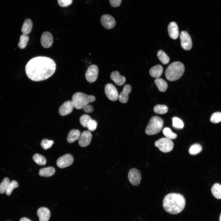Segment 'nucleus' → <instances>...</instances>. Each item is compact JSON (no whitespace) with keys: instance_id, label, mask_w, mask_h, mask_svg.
<instances>
[{"instance_id":"29","label":"nucleus","mask_w":221,"mask_h":221,"mask_svg":"<svg viewBox=\"0 0 221 221\" xmlns=\"http://www.w3.org/2000/svg\"><path fill=\"white\" fill-rule=\"evenodd\" d=\"M168 110V107L164 105H157L153 108V111L155 113L160 114L166 113Z\"/></svg>"},{"instance_id":"27","label":"nucleus","mask_w":221,"mask_h":221,"mask_svg":"<svg viewBox=\"0 0 221 221\" xmlns=\"http://www.w3.org/2000/svg\"><path fill=\"white\" fill-rule=\"evenodd\" d=\"M33 159V160L39 165H45L46 163V160L45 157L38 153L34 155Z\"/></svg>"},{"instance_id":"3","label":"nucleus","mask_w":221,"mask_h":221,"mask_svg":"<svg viewBox=\"0 0 221 221\" xmlns=\"http://www.w3.org/2000/svg\"><path fill=\"white\" fill-rule=\"evenodd\" d=\"M184 71V64L181 62L176 61L171 64L165 72L166 79L170 81L177 80L183 75Z\"/></svg>"},{"instance_id":"23","label":"nucleus","mask_w":221,"mask_h":221,"mask_svg":"<svg viewBox=\"0 0 221 221\" xmlns=\"http://www.w3.org/2000/svg\"><path fill=\"white\" fill-rule=\"evenodd\" d=\"M55 172V169L53 167H48L41 169L39 174L42 176L49 177L53 175Z\"/></svg>"},{"instance_id":"39","label":"nucleus","mask_w":221,"mask_h":221,"mask_svg":"<svg viewBox=\"0 0 221 221\" xmlns=\"http://www.w3.org/2000/svg\"><path fill=\"white\" fill-rule=\"evenodd\" d=\"M57 1L59 6L62 7L68 6L72 2V0H57Z\"/></svg>"},{"instance_id":"15","label":"nucleus","mask_w":221,"mask_h":221,"mask_svg":"<svg viewBox=\"0 0 221 221\" xmlns=\"http://www.w3.org/2000/svg\"><path fill=\"white\" fill-rule=\"evenodd\" d=\"M53 42V37L50 33L45 32L43 33L41 38V42L43 47L48 48L52 46Z\"/></svg>"},{"instance_id":"8","label":"nucleus","mask_w":221,"mask_h":221,"mask_svg":"<svg viewBox=\"0 0 221 221\" xmlns=\"http://www.w3.org/2000/svg\"><path fill=\"white\" fill-rule=\"evenodd\" d=\"M181 45L185 50H189L192 47L191 38L188 33L186 31H181L180 34Z\"/></svg>"},{"instance_id":"31","label":"nucleus","mask_w":221,"mask_h":221,"mask_svg":"<svg viewBox=\"0 0 221 221\" xmlns=\"http://www.w3.org/2000/svg\"><path fill=\"white\" fill-rule=\"evenodd\" d=\"M164 135L167 138L171 139H175L177 137L176 134L173 132L168 127H165L163 130Z\"/></svg>"},{"instance_id":"6","label":"nucleus","mask_w":221,"mask_h":221,"mask_svg":"<svg viewBox=\"0 0 221 221\" xmlns=\"http://www.w3.org/2000/svg\"><path fill=\"white\" fill-rule=\"evenodd\" d=\"M155 145L161 151L164 153L169 152L173 149L174 144L172 141L166 138H163L156 141Z\"/></svg>"},{"instance_id":"33","label":"nucleus","mask_w":221,"mask_h":221,"mask_svg":"<svg viewBox=\"0 0 221 221\" xmlns=\"http://www.w3.org/2000/svg\"><path fill=\"white\" fill-rule=\"evenodd\" d=\"M18 186V182L15 180H13L10 182L6 191V194L7 196L10 195L13 189L17 188Z\"/></svg>"},{"instance_id":"36","label":"nucleus","mask_w":221,"mask_h":221,"mask_svg":"<svg viewBox=\"0 0 221 221\" xmlns=\"http://www.w3.org/2000/svg\"><path fill=\"white\" fill-rule=\"evenodd\" d=\"M53 143L54 142L52 140L44 139L41 141V145L44 149L46 150L50 148Z\"/></svg>"},{"instance_id":"43","label":"nucleus","mask_w":221,"mask_h":221,"mask_svg":"<svg viewBox=\"0 0 221 221\" xmlns=\"http://www.w3.org/2000/svg\"><path fill=\"white\" fill-rule=\"evenodd\" d=\"M219 220H220V221H221V213L220 215V217H219Z\"/></svg>"},{"instance_id":"20","label":"nucleus","mask_w":221,"mask_h":221,"mask_svg":"<svg viewBox=\"0 0 221 221\" xmlns=\"http://www.w3.org/2000/svg\"><path fill=\"white\" fill-rule=\"evenodd\" d=\"M81 134L80 132L78 130L73 129L71 130L68 135V142L69 143L73 142L79 138Z\"/></svg>"},{"instance_id":"38","label":"nucleus","mask_w":221,"mask_h":221,"mask_svg":"<svg viewBox=\"0 0 221 221\" xmlns=\"http://www.w3.org/2000/svg\"><path fill=\"white\" fill-rule=\"evenodd\" d=\"M97 126V122L96 121L91 119L89 122L87 128L89 131H93L96 130Z\"/></svg>"},{"instance_id":"14","label":"nucleus","mask_w":221,"mask_h":221,"mask_svg":"<svg viewBox=\"0 0 221 221\" xmlns=\"http://www.w3.org/2000/svg\"><path fill=\"white\" fill-rule=\"evenodd\" d=\"M73 105L72 101L67 100L64 103L59 109V113L62 116L70 114L72 111Z\"/></svg>"},{"instance_id":"26","label":"nucleus","mask_w":221,"mask_h":221,"mask_svg":"<svg viewBox=\"0 0 221 221\" xmlns=\"http://www.w3.org/2000/svg\"><path fill=\"white\" fill-rule=\"evenodd\" d=\"M157 56L159 60L163 64H166L169 62V58L162 50H159L157 53Z\"/></svg>"},{"instance_id":"35","label":"nucleus","mask_w":221,"mask_h":221,"mask_svg":"<svg viewBox=\"0 0 221 221\" xmlns=\"http://www.w3.org/2000/svg\"><path fill=\"white\" fill-rule=\"evenodd\" d=\"M173 126L177 129H182L184 126V124L182 120L177 117L172 118Z\"/></svg>"},{"instance_id":"34","label":"nucleus","mask_w":221,"mask_h":221,"mask_svg":"<svg viewBox=\"0 0 221 221\" xmlns=\"http://www.w3.org/2000/svg\"><path fill=\"white\" fill-rule=\"evenodd\" d=\"M91 119V117L89 115L84 114L80 118L79 121L81 125L84 127H87L89 121Z\"/></svg>"},{"instance_id":"2","label":"nucleus","mask_w":221,"mask_h":221,"mask_svg":"<svg viewBox=\"0 0 221 221\" xmlns=\"http://www.w3.org/2000/svg\"><path fill=\"white\" fill-rule=\"evenodd\" d=\"M186 201L184 196L181 194L172 193L167 194L163 201L164 210L172 214H178L184 209Z\"/></svg>"},{"instance_id":"4","label":"nucleus","mask_w":221,"mask_h":221,"mask_svg":"<svg viewBox=\"0 0 221 221\" xmlns=\"http://www.w3.org/2000/svg\"><path fill=\"white\" fill-rule=\"evenodd\" d=\"M95 99V97L93 95L77 92L73 95L72 101L74 107L77 109H83L90 103L94 102Z\"/></svg>"},{"instance_id":"11","label":"nucleus","mask_w":221,"mask_h":221,"mask_svg":"<svg viewBox=\"0 0 221 221\" xmlns=\"http://www.w3.org/2000/svg\"><path fill=\"white\" fill-rule=\"evenodd\" d=\"M128 178L130 182L133 185H139L141 179V176L140 171L135 168L131 169L129 171Z\"/></svg>"},{"instance_id":"42","label":"nucleus","mask_w":221,"mask_h":221,"mask_svg":"<svg viewBox=\"0 0 221 221\" xmlns=\"http://www.w3.org/2000/svg\"><path fill=\"white\" fill-rule=\"evenodd\" d=\"M19 221H32L26 217H23L21 218Z\"/></svg>"},{"instance_id":"30","label":"nucleus","mask_w":221,"mask_h":221,"mask_svg":"<svg viewBox=\"0 0 221 221\" xmlns=\"http://www.w3.org/2000/svg\"><path fill=\"white\" fill-rule=\"evenodd\" d=\"M29 37L25 34L21 35L20 38V41L18 44V46L21 49H24L26 46L29 40Z\"/></svg>"},{"instance_id":"32","label":"nucleus","mask_w":221,"mask_h":221,"mask_svg":"<svg viewBox=\"0 0 221 221\" xmlns=\"http://www.w3.org/2000/svg\"><path fill=\"white\" fill-rule=\"evenodd\" d=\"M10 183L9 179L5 177L2 182L0 184V193L3 194L6 192L8 186Z\"/></svg>"},{"instance_id":"12","label":"nucleus","mask_w":221,"mask_h":221,"mask_svg":"<svg viewBox=\"0 0 221 221\" xmlns=\"http://www.w3.org/2000/svg\"><path fill=\"white\" fill-rule=\"evenodd\" d=\"M100 22L104 28L108 29L113 28L116 23L114 18L111 16L107 14H103L101 16Z\"/></svg>"},{"instance_id":"24","label":"nucleus","mask_w":221,"mask_h":221,"mask_svg":"<svg viewBox=\"0 0 221 221\" xmlns=\"http://www.w3.org/2000/svg\"><path fill=\"white\" fill-rule=\"evenodd\" d=\"M154 82L160 91L162 92H165L167 89L168 87L167 83L162 79L157 78L155 80Z\"/></svg>"},{"instance_id":"1","label":"nucleus","mask_w":221,"mask_h":221,"mask_svg":"<svg viewBox=\"0 0 221 221\" xmlns=\"http://www.w3.org/2000/svg\"><path fill=\"white\" fill-rule=\"evenodd\" d=\"M56 64L52 59L38 56L31 59L25 67L26 75L35 81L45 80L52 76L56 69Z\"/></svg>"},{"instance_id":"5","label":"nucleus","mask_w":221,"mask_h":221,"mask_svg":"<svg viewBox=\"0 0 221 221\" xmlns=\"http://www.w3.org/2000/svg\"><path fill=\"white\" fill-rule=\"evenodd\" d=\"M163 125V121L160 117L153 116L151 118L145 130L146 134L152 135L159 133Z\"/></svg>"},{"instance_id":"41","label":"nucleus","mask_w":221,"mask_h":221,"mask_svg":"<svg viewBox=\"0 0 221 221\" xmlns=\"http://www.w3.org/2000/svg\"><path fill=\"white\" fill-rule=\"evenodd\" d=\"M83 109L84 112L86 113H91L94 110L93 107L91 105H87Z\"/></svg>"},{"instance_id":"21","label":"nucleus","mask_w":221,"mask_h":221,"mask_svg":"<svg viewBox=\"0 0 221 221\" xmlns=\"http://www.w3.org/2000/svg\"><path fill=\"white\" fill-rule=\"evenodd\" d=\"M163 72V67L160 65H157L151 68L149 72L152 77L157 78L161 76Z\"/></svg>"},{"instance_id":"9","label":"nucleus","mask_w":221,"mask_h":221,"mask_svg":"<svg viewBox=\"0 0 221 221\" xmlns=\"http://www.w3.org/2000/svg\"><path fill=\"white\" fill-rule=\"evenodd\" d=\"M105 92L108 98L111 101H115L118 98V92L114 86L111 83L106 85Z\"/></svg>"},{"instance_id":"18","label":"nucleus","mask_w":221,"mask_h":221,"mask_svg":"<svg viewBox=\"0 0 221 221\" xmlns=\"http://www.w3.org/2000/svg\"><path fill=\"white\" fill-rule=\"evenodd\" d=\"M168 32L169 37L173 39H176L179 36V29L176 23L171 22L168 26Z\"/></svg>"},{"instance_id":"13","label":"nucleus","mask_w":221,"mask_h":221,"mask_svg":"<svg viewBox=\"0 0 221 221\" xmlns=\"http://www.w3.org/2000/svg\"><path fill=\"white\" fill-rule=\"evenodd\" d=\"M92 137V134L88 130L83 131L81 134L79 139L78 144L82 147H85L90 143Z\"/></svg>"},{"instance_id":"19","label":"nucleus","mask_w":221,"mask_h":221,"mask_svg":"<svg viewBox=\"0 0 221 221\" xmlns=\"http://www.w3.org/2000/svg\"><path fill=\"white\" fill-rule=\"evenodd\" d=\"M110 79L114 83L118 86L123 85L126 82L125 77L121 76L117 71H114L111 72L110 75Z\"/></svg>"},{"instance_id":"16","label":"nucleus","mask_w":221,"mask_h":221,"mask_svg":"<svg viewBox=\"0 0 221 221\" xmlns=\"http://www.w3.org/2000/svg\"><path fill=\"white\" fill-rule=\"evenodd\" d=\"M131 87L129 84H126L124 87L122 91L118 95L119 101L122 103H126L128 100V95L131 91Z\"/></svg>"},{"instance_id":"17","label":"nucleus","mask_w":221,"mask_h":221,"mask_svg":"<svg viewBox=\"0 0 221 221\" xmlns=\"http://www.w3.org/2000/svg\"><path fill=\"white\" fill-rule=\"evenodd\" d=\"M37 214L39 221H48L50 216V212L48 208L42 207L38 209Z\"/></svg>"},{"instance_id":"22","label":"nucleus","mask_w":221,"mask_h":221,"mask_svg":"<svg viewBox=\"0 0 221 221\" xmlns=\"http://www.w3.org/2000/svg\"><path fill=\"white\" fill-rule=\"evenodd\" d=\"M33 24L32 21L29 18L26 19L23 23L21 30L23 34L27 35L31 32Z\"/></svg>"},{"instance_id":"7","label":"nucleus","mask_w":221,"mask_h":221,"mask_svg":"<svg viewBox=\"0 0 221 221\" xmlns=\"http://www.w3.org/2000/svg\"><path fill=\"white\" fill-rule=\"evenodd\" d=\"M99 70L97 65L92 64L90 66L87 70L85 77L89 83H92L97 79Z\"/></svg>"},{"instance_id":"25","label":"nucleus","mask_w":221,"mask_h":221,"mask_svg":"<svg viewBox=\"0 0 221 221\" xmlns=\"http://www.w3.org/2000/svg\"><path fill=\"white\" fill-rule=\"evenodd\" d=\"M211 192L213 195L217 199H221V185L215 183L212 186Z\"/></svg>"},{"instance_id":"40","label":"nucleus","mask_w":221,"mask_h":221,"mask_svg":"<svg viewBox=\"0 0 221 221\" xmlns=\"http://www.w3.org/2000/svg\"><path fill=\"white\" fill-rule=\"evenodd\" d=\"M122 0H109L110 5L113 7H118L121 4Z\"/></svg>"},{"instance_id":"28","label":"nucleus","mask_w":221,"mask_h":221,"mask_svg":"<svg viewBox=\"0 0 221 221\" xmlns=\"http://www.w3.org/2000/svg\"><path fill=\"white\" fill-rule=\"evenodd\" d=\"M202 150V147L200 145L196 143L191 146L189 149V153L192 155H195L199 153Z\"/></svg>"},{"instance_id":"37","label":"nucleus","mask_w":221,"mask_h":221,"mask_svg":"<svg viewBox=\"0 0 221 221\" xmlns=\"http://www.w3.org/2000/svg\"><path fill=\"white\" fill-rule=\"evenodd\" d=\"M211 121L214 123H218L221 122V112H216L214 113L211 115Z\"/></svg>"},{"instance_id":"10","label":"nucleus","mask_w":221,"mask_h":221,"mask_svg":"<svg viewBox=\"0 0 221 221\" xmlns=\"http://www.w3.org/2000/svg\"><path fill=\"white\" fill-rule=\"evenodd\" d=\"M73 161L72 156L69 154H65L60 157L57 160V166L60 168H64L71 165Z\"/></svg>"}]
</instances>
